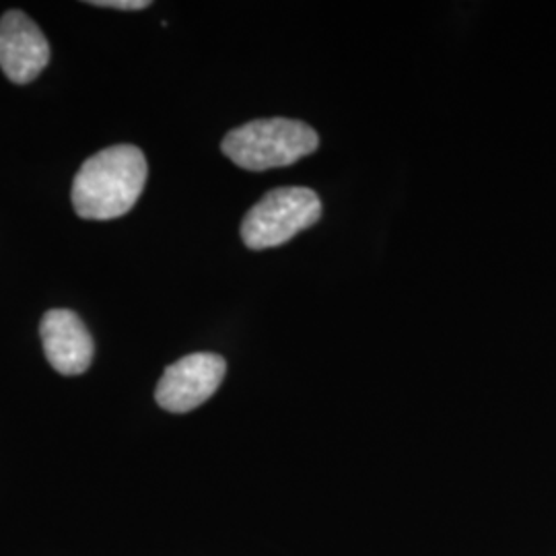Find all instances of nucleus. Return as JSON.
<instances>
[{"mask_svg": "<svg viewBox=\"0 0 556 556\" xmlns=\"http://www.w3.org/2000/svg\"><path fill=\"white\" fill-rule=\"evenodd\" d=\"M149 178L147 157L139 147L116 144L80 165L73 181V206L80 219H118L130 213Z\"/></svg>", "mask_w": 556, "mask_h": 556, "instance_id": "nucleus-1", "label": "nucleus"}, {"mask_svg": "<svg viewBox=\"0 0 556 556\" xmlns=\"http://www.w3.org/2000/svg\"><path fill=\"white\" fill-rule=\"evenodd\" d=\"M318 147V132L309 124L291 118L252 119L220 142L223 153L248 172L289 167Z\"/></svg>", "mask_w": 556, "mask_h": 556, "instance_id": "nucleus-2", "label": "nucleus"}, {"mask_svg": "<svg viewBox=\"0 0 556 556\" xmlns=\"http://www.w3.org/2000/svg\"><path fill=\"white\" fill-rule=\"evenodd\" d=\"M321 217L319 197L303 186L275 188L256 202L241 223V239L250 250L277 248L309 229Z\"/></svg>", "mask_w": 556, "mask_h": 556, "instance_id": "nucleus-3", "label": "nucleus"}, {"mask_svg": "<svg viewBox=\"0 0 556 556\" xmlns=\"http://www.w3.org/2000/svg\"><path fill=\"white\" fill-rule=\"evenodd\" d=\"M227 374V363L215 353H194L163 371L155 400L167 413H190L215 396Z\"/></svg>", "mask_w": 556, "mask_h": 556, "instance_id": "nucleus-4", "label": "nucleus"}, {"mask_svg": "<svg viewBox=\"0 0 556 556\" xmlns=\"http://www.w3.org/2000/svg\"><path fill=\"white\" fill-rule=\"evenodd\" d=\"M50 62V43L40 27L21 11L0 20V68L7 79L27 85L38 79Z\"/></svg>", "mask_w": 556, "mask_h": 556, "instance_id": "nucleus-5", "label": "nucleus"}, {"mask_svg": "<svg viewBox=\"0 0 556 556\" xmlns=\"http://www.w3.org/2000/svg\"><path fill=\"white\" fill-rule=\"evenodd\" d=\"M48 363L60 376H80L91 367L96 342L83 319L71 309H50L40 324Z\"/></svg>", "mask_w": 556, "mask_h": 556, "instance_id": "nucleus-6", "label": "nucleus"}, {"mask_svg": "<svg viewBox=\"0 0 556 556\" xmlns=\"http://www.w3.org/2000/svg\"><path fill=\"white\" fill-rule=\"evenodd\" d=\"M87 4L100 7V9H118V11H142L151 7L149 0H91Z\"/></svg>", "mask_w": 556, "mask_h": 556, "instance_id": "nucleus-7", "label": "nucleus"}]
</instances>
